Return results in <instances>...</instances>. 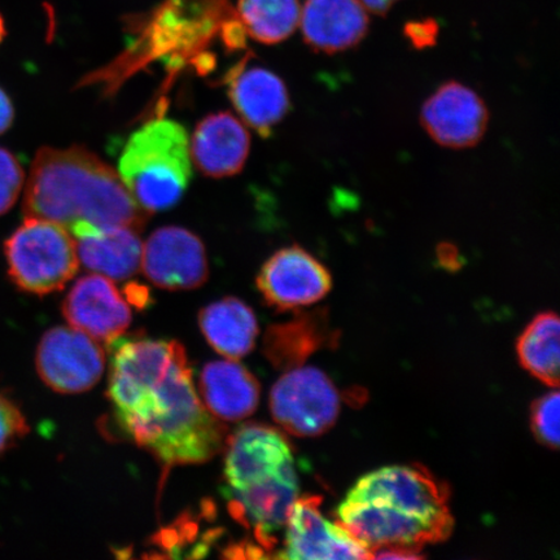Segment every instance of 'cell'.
Returning <instances> with one entry per match:
<instances>
[{
    "label": "cell",
    "mask_w": 560,
    "mask_h": 560,
    "mask_svg": "<svg viewBox=\"0 0 560 560\" xmlns=\"http://www.w3.org/2000/svg\"><path fill=\"white\" fill-rule=\"evenodd\" d=\"M5 24H4V19L2 15H0V44H2L4 37H5Z\"/></svg>",
    "instance_id": "29"
},
{
    "label": "cell",
    "mask_w": 560,
    "mask_h": 560,
    "mask_svg": "<svg viewBox=\"0 0 560 560\" xmlns=\"http://www.w3.org/2000/svg\"><path fill=\"white\" fill-rule=\"evenodd\" d=\"M35 365L47 387L82 394L102 380L105 352L100 342L73 327H55L40 339Z\"/></svg>",
    "instance_id": "8"
},
{
    "label": "cell",
    "mask_w": 560,
    "mask_h": 560,
    "mask_svg": "<svg viewBox=\"0 0 560 560\" xmlns=\"http://www.w3.org/2000/svg\"><path fill=\"white\" fill-rule=\"evenodd\" d=\"M62 315L70 327L96 341L121 338L131 324V311L110 279L90 275L77 280L62 303Z\"/></svg>",
    "instance_id": "13"
},
{
    "label": "cell",
    "mask_w": 560,
    "mask_h": 560,
    "mask_svg": "<svg viewBox=\"0 0 560 560\" xmlns=\"http://www.w3.org/2000/svg\"><path fill=\"white\" fill-rule=\"evenodd\" d=\"M30 432V424L20 406L0 390V457Z\"/></svg>",
    "instance_id": "24"
},
{
    "label": "cell",
    "mask_w": 560,
    "mask_h": 560,
    "mask_svg": "<svg viewBox=\"0 0 560 560\" xmlns=\"http://www.w3.org/2000/svg\"><path fill=\"white\" fill-rule=\"evenodd\" d=\"M225 450L223 495L230 514L270 557L300 497L292 447L272 427L247 423L228 435Z\"/></svg>",
    "instance_id": "4"
},
{
    "label": "cell",
    "mask_w": 560,
    "mask_h": 560,
    "mask_svg": "<svg viewBox=\"0 0 560 560\" xmlns=\"http://www.w3.org/2000/svg\"><path fill=\"white\" fill-rule=\"evenodd\" d=\"M118 175L147 213L178 205L192 178L190 139L184 126L158 118L125 144Z\"/></svg>",
    "instance_id": "5"
},
{
    "label": "cell",
    "mask_w": 560,
    "mask_h": 560,
    "mask_svg": "<svg viewBox=\"0 0 560 560\" xmlns=\"http://www.w3.org/2000/svg\"><path fill=\"white\" fill-rule=\"evenodd\" d=\"M439 261L445 266V268H458L459 252L455 245L451 243L440 244L438 247Z\"/></svg>",
    "instance_id": "27"
},
{
    "label": "cell",
    "mask_w": 560,
    "mask_h": 560,
    "mask_svg": "<svg viewBox=\"0 0 560 560\" xmlns=\"http://www.w3.org/2000/svg\"><path fill=\"white\" fill-rule=\"evenodd\" d=\"M24 186L23 166L12 152L0 147V215L15 207Z\"/></svg>",
    "instance_id": "23"
},
{
    "label": "cell",
    "mask_w": 560,
    "mask_h": 560,
    "mask_svg": "<svg viewBox=\"0 0 560 560\" xmlns=\"http://www.w3.org/2000/svg\"><path fill=\"white\" fill-rule=\"evenodd\" d=\"M559 394L550 392L532 408V430L540 443L557 450L559 446Z\"/></svg>",
    "instance_id": "22"
},
{
    "label": "cell",
    "mask_w": 560,
    "mask_h": 560,
    "mask_svg": "<svg viewBox=\"0 0 560 560\" xmlns=\"http://www.w3.org/2000/svg\"><path fill=\"white\" fill-rule=\"evenodd\" d=\"M318 495L299 497L291 509L284 527L280 559L332 560L373 558L365 546L320 513Z\"/></svg>",
    "instance_id": "9"
},
{
    "label": "cell",
    "mask_w": 560,
    "mask_h": 560,
    "mask_svg": "<svg viewBox=\"0 0 560 560\" xmlns=\"http://www.w3.org/2000/svg\"><path fill=\"white\" fill-rule=\"evenodd\" d=\"M397 2L398 0H361V3L365 5L368 11L380 16H384L385 13H388L392 7Z\"/></svg>",
    "instance_id": "28"
},
{
    "label": "cell",
    "mask_w": 560,
    "mask_h": 560,
    "mask_svg": "<svg viewBox=\"0 0 560 560\" xmlns=\"http://www.w3.org/2000/svg\"><path fill=\"white\" fill-rule=\"evenodd\" d=\"M13 120H15V108L10 96L0 88V136L10 130Z\"/></svg>",
    "instance_id": "26"
},
{
    "label": "cell",
    "mask_w": 560,
    "mask_h": 560,
    "mask_svg": "<svg viewBox=\"0 0 560 560\" xmlns=\"http://www.w3.org/2000/svg\"><path fill=\"white\" fill-rule=\"evenodd\" d=\"M257 287L270 306L291 311L324 299L331 291L332 278L310 252L291 245L276 252L264 264Z\"/></svg>",
    "instance_id": "10"
},
{
    "label": "cell",
    "mask_w": 560,
    "mask_h": 560,
    "mask_svg": "<svg viewBox=\"0 0 560 560\" xmlns=\"http://www.w3.org/2000/svg\"><path fill=\"white\" fill-rule=\"evenodd\" d=\"M272 418L290 435L314 438L327 432L340 412L339 392L324 371L293 368L270 392Z\"/></svg>",
    "instance_id": "7"
},
{
    "label": "cell",
    "mask_w": 560,
    "mask_h": 560,
    "mask_svg": "<svg viewBox=\"0 0 560 560\" xmlns=\"http://www.w3.org/2000/svg\"><path fill=\"white\" fill-rule=\"evenodd\" d=\"M250 150V136L230 112L209 115L196 126L191 161L210 178H226L243 171Z\"/></svg>",
    "instance_id": "16"
},
{
    "label": "cell",
    "mask_w": 560,
    "mask_h": 560,
    "mask_svg": "<svg viewBox=\"0 0 560 560\" xmlns=\"http://www.w3.org/2000/svg\"><path fill=\"white\" fill-rule=\"evenodd\" d=\"M9 276L21 291L46 296L65 290L80 269L72 234L58 223L25 217L4 245Z\"/></svg>",
    "instance_id": "6"
},
{
    "label": "cell",
    "mask_w": 560,
    "mask_h": 560,
    "mask_svg": "<svg viewBox=\"0 0 560 560\" xmlns=\"http://www.w3.org/2000/svg\"><path fill=\"white\" fill-rule=\"evenodd\" d=\"M369 24V13L361 0H305L301 5V32L314 51L350 50L366 37Z\"/></svg>",
    "instance_id": "14"
},
{
    "label": "cell",
    "mask_w": 560,
    "mask_h": 560,
    "mask_svg": "<svg viewBox=\"0 0 560 560\" xmlns=\"http://www.w3.org/2000/svg\"><path fill=\"white\" fill-rule=\"evenodd\" d=\"M142 269L159 289H199L209 276L205 244L184 228H161L143 245Z\"/></svg>",
    "instance_id": "11"
},
{
    "label": "cell",
    "mask_w": 560,
    "mask_h": 560,
    "mask_svg": "<svg viewBox=\"0 0 560 560\" xmlns=\"http://www.w3.org/2000/svg\"><path fill=\"white\" fill-rule=\"evenodd\" d=\"M199 326L209 345L229 360H241L255 348L256 315L240 299L226 298L206 306Z\"/></svg>",
    "instance_id": "19"
},
{
    "label": "cell",
    "mask_w": 560,
    "mask_h": 560,
    "mask_svg": "<svg viewBox=\"0 0 560 560\" xmlns=\"http://www.w3.org/2000/svg\"><path fill=\"white\" fill-rule=\"evenodd\" d=\"M69 233L74 236L80 262L96 275L110 280H126L142 268L143 244L135 229L95 228L81 222Z\"/></svg>",
    "instance_id": "15"
},
{
    "label": "cell",
    "mask_w": 560,
    "mask_h": 560,
    "mask_svg": "<svg viewBox=\"0 0 560 560\" xmlns=\"http://www.w3.org/2000/svg\"><path fill=\"white\" fill-rule=\"evenodd\" d=\"M439 24L435 20H417L405 25V37L409 39L412 47L424 50L435 46L439 37Z\"/></svg>",
    "instance_id": "25"
},
{
    "label": "cell",
    "mask_w": 560,
    "mask_h": 560,
    "mask_svg": "<svg viewBox=\"0 0 560 560\" xmlns=\"http://www.w3.org/2000/svg\"><path fill=\"white\" fill-rule=\"evenodd\" d=\"M420 121L435 142L452 150L470 149L485 137L489 112L474 90L446 82L425 101Z\"/></svg>",
    "instance_id": "12"
},
{
    "label": "cell",
    "mask_w": 560,
    "mask_h": 560,
    "mask_svg": "<svg viewBox=\"0 0 560 560\" xmlns=\"http://www.w3.org/2000/svg\"><path fill=\"white\" fill-rule=\"evenodd\" d=\"M200 392L210 415L236 422L254 415L261 388L250 371L228 359L210 362L202 369Z\"/></svg>",
    "instance_id": "18"
},
{
    "label": "cell",
    "mask_w": 560,
    "mask_h": 560,
    "mask_svg": "<svg viewBox=\"0 0 560 560\" xmlns=\"http://www.w3.org/2000/svg\"><path fill=\"white\" fill-rule=\"evenodd\" d=\"M108 398L126 439L151 453L166 474L205 464L225 447L228 429L201 402L178 341L135 339L114 348Z\"/></svg>",
    "instance_id": "1"
},
{
    "label": "cell",
    "mask_w": 560,
    "mask_h": 560,
    "mask_svg": "<svg viewBox=\"0 0 560 560\" xmlns=\"http://www.w3.org/2000/svg\"><path fill=\"white\" fill-rule=\"evenodd\" d=\"M336 517L371 552L419 551L445 541L454 525L450 490L420 466H388L362 476Z\"/></svg>",
    "instance_id": "2"
},
{
    "label": "cell",
    "mask_w": 560,
    "mask_h": 560,
    "mask_svg": "<svg viewBox=\"0 0 560 560\" xmlns=\"http://www.w3.org/2000/svg\"><path fill=\"white\" fill-rule=\"evenodd\" d=\"M24 188L25 217L51 221L68 231L81 222L140 231L150 219L120 175L85 147H42Z\"/></svg>",
    "instance_id": "3"
},
{
    "label": "cell",
    "mask_w": 560,
    "mask_h": 560,
    "mask_svg": "<svg viewBox=\"0 0 560 560\" xmlns=\"http://www.w3.org/2000/svg\"><path fill=\"white\" fill-rule=\"evenodd\" d=\"M236 11L243 31L265 45L289 39L300 25L299 0H240Z\"/></svg>",
    "instance_id": "21"
},
{
    "label": "cell",
    "mask_w": 560,
    "mask_h": 560,
    "mask_svg": "<svg viewBox=\"0 0 560 560\" xmlns=\"http://www.w3.org/2000/svg\"><path fill=\"white\" fill-rule=\"evenodd\" d=\"M559 319L555 313L538 314L517 341L522 366L538 381L558 387L560 366Z\"/></svg>",
    "instance_id": "20"
},
{
    "label": "cell",
    "mask_w": 560,
    "mask_h": 560,
    "mask_svg": "<svg viewBox=\"0 0 560 560\" xmlns=\"http://www.w3.org/2000/svg\"><path fill=\"white\" fill-rule=\"evenodd\" d=\"M229 96L243 121L265 138L291 108L282 79L261 67L236 68L230 74Z\"/></svg>",
    "instance_id": "17"
}]
</instances>
